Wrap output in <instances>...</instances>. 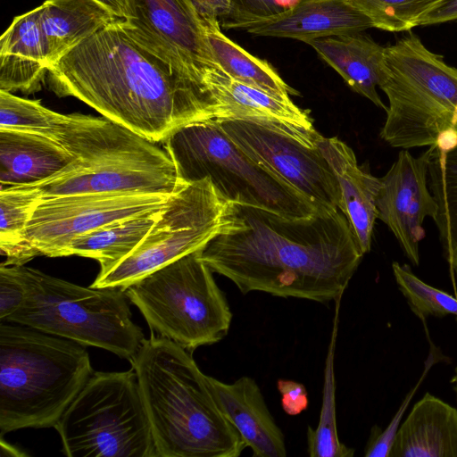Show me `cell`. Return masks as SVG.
I'll use <instances>...</instances> for the list:
<instances>
[{
    "label": "cell",
    "instance_id": "obj_17",
    "mask_svg": "<svg viewBox=\"0 0 457 457\" xmlns=\"http://www.w3.org/2000/svg\"><path fill=\"white\" fill-rule=\"evenodd\" d=\"M373 28L370 20L345 0H298L282 12L245 24L255 36L310 41Z\"/></svg>",
    "mask_w": 457,
    "mask_h": 457
},
{
    "label": "cell",
    "instance_id": "obj_1",
    "mask_svg": "<svg viewBox=\"0 0 457 457\" xmlns=\"http://www.w3.org/2000/svg\"><path fill=\"white\" fill-rule=\"evenodd\" d=\"M232 204L228 222L201 249L213 272L244 295L324 304L343 296L364 254L340 210L293 218Z\"/></svg>",
    "mask_w": 457,
    "mask_h": 457
},
{
    "label": "cell",
    "instance_id": "obj_38",
    "mask_svg": "<svg viewBox=\"0 0 457 457\" xmlns=\"http://www.w3.org/2000/svg\"><path fill=\"white\" fill-rule=\"evenodd\" d=\"M119 18L128 21L134 17L133 0H98Z\"/></svg>",
    "mask_w": 457,
    "mask_h": 457
},
{
    "label": "cell",
    "instance_id": "obj_15",
    "mask_svg": "<svg viewBox=\"0 0 457 457\" xmlns=\"http://www.w3.org/2000/svg\"><path fill=\"white\" fill-rule=\"evenodd\" d=\"M434 148L429 146L418 157L402 150L388 171L379 178L378 218L390 228L415 266L420 263V242L425 237L423 221L428 216L434 220L438 210L428 182Z\"/></svg>",
    "mask_w": 457,
    "mask_h": 457
},
{
    "label": "cell",
    "instance_id": "obj_21",
    "mask_svg": "<svg viewBox=\"0 0 457 457\" xmlns=\"http://www.w3.org/2000/svg\"><path fill=\"white\" fill-rule=\"evenodd\" d=\"M308 45L353 91L386 110L377 91L383 78L385 46L361 32L317 38Z\"/></svg>",
    "mask_w": 457,
    "mask_h": 457
},
{
    "label": "cell",
    "instance_id": "obj_24",
    "mask_svg": "<svg viewBox=\"0 0 457 457\" xmlns=\"http://www.w3.org/2000/svg\"><path fill=\"white\" fill-rule=\"evenodd\" d=\"M162 207L106 223L78 236L67 247L65 256L95 259L99 262L101 271L109 269L138 245Z\"/></svg>",
    "mask_w": 457,
    "mask_h": 457
},
{
    "label": "cell",
    "instance_id": "obj_35",
    "mask_svg": "<svg viewBox=\"0 0 457 457\" xmlns=\"http://www.w3.org/2000/svg\"><path fill=\"white\" fill-rule=\"evenodd\" d=\"M278 390L281 395V406L284 411L295 416L308 407V395L305 386L299 382L287 379H278Z\"/></svg>",
    "mask_w": 457,
    "mask_h": 457
},
{
    "label": "cell",
    "instance_id": "obj_23",
    "mask_svg": "<svg viewBox=\"0 0 457 457\" xmlns=\"http://www.w3.org/2000/svg\"><path fill=\"white\" fill-rule=\"evenodd\" d=\"M41 7L48 67L84 40L120 20L98 0H46Z\"/></svg>",
    "mask_w": 457,
    "mask_h": 457
},
{
    "label": "cell",
    "instance_id": "obj_32",
    "mask_svg": "<svg viewBox=\"0 0 457 457\" xmlns=\"http://www.w3.org/2000/svg\"><path fill=\"white\" fill-rule=\"evenodd\" d=\"M430 350L431 351L425 363L424 372L420 379L415 387H413L403 399L401 406L386 428L382 429L377 425L371 428L370 437L365 447V457H390L396 433L401 425L402 418L427 372L435 362H437L438 351L433 350L432 346H430Z\"/></svg>",
    "mask_w": 457,
    "mask_h": 457
},
{
    "label": "cell",
    "instance_id": "obj_29",
    "mask_svg": "<svg viewBox=\"0 0 457 457\" xmlns=\"http://www.w3.org/2000/svg\"><path fill=\"white\" fill-rule=\"evenodd\" d=\"M366 16L373 28L408 31L420 26L423 17L441 0H345Z\"/></svg>",
    "mask_w": 457,
    "mask_h": 457
},
{
    "label": "cell",
    "instance_id": "obj_7",
    "mask_svg": "<svg viewBox=\"0 0 457 457\" xmlns=\"http://www.w3.org/2000/svg\"><path fill=\"white\" fill-rule=\"evenodd\" d=\"M24 287L19 309L4 322L33 328L131 361L144 337L121 288L84 287L43 271L14 265Z\"/></svg>",
    "mask_w": 457,
    "mask_h": 457
},
{
    "label": "cell",
    "instance_id": "obj_14",
    "mask_svg": "<svg viewBox=\"0 0 457 457\" xmlns=\"http://www.w3.org/2000/svg\"><path fill=\"white\" fill-rule=\"evenodd\" d=\"M170 195L112 192L41 197L29 220L26 239L37 256H65L67 247L78 236L162 208Z\"/></svg>",
    "mask_w": 457,
    "mask_h": 457
},
{
    "label": "cell",
    "instance_id": "obj_25",
    "mask_svg": "<svg viewBox=\"0 0 457 457\" xmlns=\"http://www.w3.org/2000/svg\"><path fill=\"white\" fill-rule=\"evenodd\" d=\"M202 18L213 54L229 76L281 99H291V95L298 94L268 62L252 55L228 38L222 32L219 20Z\"/></svg>",
    "mask_w": 457,
    "mask_h": 457
},
{
    "label": "cell",
    "instance_id": "obj_31",
    "mask_svg": "<svg viewBox=\"0 0 457 457\" xmlns=\"http://www.w3.org/2000/svg\"><path fill=\"white\" fill-rule=\"evenodd\" d=\"M392 270L411 311L421 321L425 322L428 317L457 316V298L425 283L406 264L394 262Z\"/></svg>",
    "mask_w": 457,
    "mask_h": 457
},
{
    "label": "cell",
    "instance_id": "obj_3",
    "mask_svg": "<svg viewBox=\"0 0 457 457\" xmlns=\"http://www.w3.org/2000/svg\"><path fill=\"white\" fill-rule=\"evenodd\" d=\"M129 361L157 457L241 455L247 446L217 406L190 351L152 334Z\"/></svg>",
    "mask_w": 457,
    "mask_h": 457
},
{
    "label": "cell",
    "instance_id": "obj_26",
    "mask_svg": "<svg viewBox=\"0 0 457 457\" xmlns=\"http://www.w3.org/2000/svg\"><path fill=\"white\" fill-rule=\"evenodd\" d=\"M428 182L438 206L434 221L444 256L457 277V143L446 150L435 146Z\"/></svg>",
    "mask_w": 457,
    "mask_h": 457
},
{
    "label": "cell",
    "instance_id": "obj_19",
    "mask_svg": "<svg viewBox=\"0 0 457 457\" xmlns=\"http://www.w3.org/2000/svg\"><path fill=\"white\" fill-rule=\"evenodd\" d=\"M41 5L15 16L0 38V90L32 94L41 89L48 61Z\"/></svg>",
    "mask_w": 457,
    "mask_h": 457
},
{
    "label": "cell",
    "instance_id": "obj_36",
    "mask_svg": "<svg viewBox=\"0 0 457 457\" xmlns=\"http://www.w3.org/2000/svg\"><path fill=\"white\" fill-rule=\"evenodd\" d=\"M202 17L228 20L235 10L237 0H192Z\"/></svg>",
    "mask_w": 457,
    "mask_h": 457
},
{
    "label": "cell",
    "instance_id": "obj_6",
    "mask_svg": "<svg viewBox=\"0 0 457 457\" xmlns=\"http://www.w3.org/2000/svg\"><path fill=\"white\" fill-rule=\"evenodd\" d=\"M378 87L388 99L380 137L389 145L446 150L457 143V68L418 36L385 46Z\"/></svg>",
    "mask_w": 457,
    "mask_h": 457
},
{
    "label": "cell",
    "instance_id": "obj_9",
    "mask_svg": "<svg viewBox=\"0 0 457 457\" xmlns=\"http://www.w3.org/2000/svg\"><path fill=\"white\" fill-rule=\"evenodd\" d=\"M162 144L182 182L208 178L231 203L285 217H306L319 211L301 194L254 162L212 120L184 125Z\"/></svg>",
    "mask_w": 457,
    "mask_h": 457
},
{
    "label": "cell",
    "instance_id": "obj_5",
    "mask_svg": "<svg viewBox=\"0 0 457 457\" xmlns=\"http://www.w3.org/2000/svg\"><path fill=\"white\" fill-rule=\"evenodd\" d=\"M94 370L84 345L0 323V435L54 428Z\"/></svg>",
    "mask_w": 457,
    "mask_h": 457
},
{
    "label": "cell",
    "instance_id": "obj_39",
    "mask_svg": "<svg viewBox=\"0 0 457 457\" xmlns=\"http://www.w3.org/2000/svg\"><path fill=\"white\" fill-rule=\"evenodd\" d=\"M453 384V388L455 393L456 402H457V368L455 369L454 375L452 377L451 381Z\"/></svg>",
    "mask_w": 457,
    "mask_h": 457
},
{
    "label": "cell",
    "instance_id": "obj_2",
    "mask_svg": "<svg viewBox=\"0 0 457 457\" xmlns=\"http://www.w3.org/2000/svg\"><path fill=\"white\" fill-rule=\"evenodd\" d=\"M120 19L47 69L48 87L104 117L162 143L188 123L209 120L200 91L137 44Z\"/></svg>",
    "mask_w": 457,
    "mask_h": 457
},
{
    "label": "cell",
    "instance_id": "obj_34",
    "mask_svg": "<svg viewBox=\"0 0 457 457\" xmlns=\"http://www.w3.org/2000/svg\"><path fill=\"white\" fill-rule=\"evenodd\" d=\"M24 287L14 265H0V320L4 321L21 305Z\"/></svg>",
    "mask_w": 457,
    "mask_h": 457
},
{
    "label": "cell",
    "instance_id": "obj_16",
    "mask_svg": "<svg viewBox=\"0 0 457 457\" xmlns=\"http://www.w3.org/2000/svg\"><path fill=\"white\" fill-rule=\"evenodd\" d=\"M204 383L223 415L254 457H286L285 436L256 381L244 376L231 384L204 373Z\"/></svg>",
    "mask_w": 457,
    "mask_h": 457
},
{
    "label": "cell",
    "instance_id": "obj_22",
    "mask_svg": "<svg viewBox=\"0 0 457 457\" xmlns=\"http://www.w3.org/2000/svg\"><path fill=\"white\" fill-rule=\"evenodd\" d=\"M73 159L72 154L51 137L0 129V183L3 186L42 181Z\"/></svg>",
    "mask_w": 457,
    "mask_h": 457
},
{
    "label": "cell",
    "instance_id": "obj_18",
    "mask_svg": "<svg viewBox=\"0 0 457 457\" xmlns=\"http://www.w3.org/2000/svg\"><path fill=\"white\" fill-rule=\"evenodd\" d=\"M316 145L338 182L342 208L363 254L370 250L373 228L378 218L377 196L380 179L357 163L353 149L337 137L321 135Z\"/></svg>",
    "mask_w": 457,
    "mask_h": 457
},
{
    "label": "cell",
    "instance_id": "obj_11",
    "mask_svg": "<svg viewBox=\"0 0 457 457\" xmlns=\"http://www.w3.org/2000/svg\"><path fill=\"white\" fill-rule=\"evenodd\" d=\"M233 204L208 179L181 183L157 220L125 258L100 270L90 287L124 288L147 274L204 247L230 220Z\"/></svg>",
    "mask_w": 457,
    "mask_h": 457
},
{
    "label": "cell",
    "instance_id": "obj_4",
    "mask_svg": "<svg viewBox=\"0 0 457 457\" xmlns=\"http://www.w3.org/2000/svg\"><path fill=\"white\" fill-rule=\"evenodd\" d=\"M54 139L74 159L29 184L41 197L112 192L170 195L183 183L164 148L104 116L64 114Z\"/></svg>",
    "mask_w": 457,
    "mask_h": 457
},
{
    "label": "cell",
    "instance_id": "obj_20",
    "mask_svg": "<svg viewBox=\"0 0 457 457\" xmlns=\"http://www.w3.org/2000/svg\"><path fill=\"white\" fill-rule=\"evenodd\" d=\"M390 457H457V409L427 392L401 423Z\"/></svg>",
    "mask_w": 457,
    "mask_h": 457
},
{
    "label": "cell",
    "instance_id": "obj_27",
    "mask_svg": "<svg viewBox=\"0 0 457 457\" xmlns=\"http://www.w3.org/2000/svg\"><path fill=\"white\" fill-rule=\"evenodd\" d=\"M41 199L32 185L0 187V250L5 256L3 265H23L37 254L26 239L27 228L35 207Z\"/></svg>",
    "mask_w": 457,
    "mask_h": 457
},
{
    "label": "cell",
    "instance_id": "obj_13",
    "mask_svg": "<svg viewBox=\"0 0 457 457\" xmlns=\"http://www.w3.org/2000/svg\"><path fill=\"white\" fill-rule=\"evenodd\" d=\"M128 34L202 94L208 76L220 70L204 20L192 0H133Z\"/></svg>",
    "mask_w": 457,
    "mask_h": 457
},
{
    "label": "cell",
    "instance_id": "obj_33",
    "mask_svg": "<svg viewBox=\"0 0 457 457\" xmlns=\"http://www.w3.org/2000/svg\"><path fill=\"white\" fill-rule=\"evenodd\" d=\"M285 9L278 0H237L232 16L221 26L224 29H241L251 21L277 14Z\"/></svg>",
    "mask_w": 457,
    "mask_h": 457
},
{
    "label": "cell",
    "instance_id": "obj_8",
    "mask_svg": "<svg viewBox=\"0 0 457 457\" xmlns=\"http://www.w3.org/2000/svg\"><path fill=\"white\" fill-rule=\"evenodd\" d=\"M122 290L152 330L190 352L216 344L228 333L233 314L201 249Z\"/></svg>",
    "mask_w": 457,
    "mask_h": 457
},
{
    "label": "cell",
    "instance_id": "obj_12",
    "mask_svg": "<svg viewBox=\"0 0 457 457\" xmlns=\"http://www.w3.org/2000/svg\"><path fill=\"white\" fill-rule=\"evenodd\" d=\"M214 121L254 162L301 194L317 210H341L338 182L317 146L305 145L285 129L264 122Z\"/></svg>",
    "mask_w": 457,
    "mask_h": 457
},
{
    "label": "cell",
    "instance_id": "obj_30",
    "mask_svg": "<svg viewBox=\"0 0 457 457\" xmlns=\"http://www.w3.org/2000/svg\"><path fill=\"white\" fill-rule=\"evenodd\" d=\"M63 117L64 114L45 107L40 100L0 90V129L34 133L54 139Z\"/></svg>",
    "mask_w": 457,
    "mask_h": 457
},
{
    "label": "cell",
    "instance_id": "obj_10",
    "mask_svg": "<svg viewBox=\"0 0 457 457\" xmlns=\"http://www.w3.org/2000/svg\"><path fill=\"white\" fill-rule=\"evenodd\" d=\"M54 428L69 457H157L134 369L94 372Z\"/></svg>",
    "mask_w": 457,
    "mask_h": 457
},
{
    "label": "cell",
    "instance_id": "obj_37",
    "mask_svg": "<svg viewBox=\"0 0 457 457\" xmlns=\"http://www.w3.org/2000/svg\"><path fill=\"white\" fill-rule=\"evenodd\" d=\"M457 21V0H441L421 20L420 26Z\"/></svg>",
    "mask_w": 457,
    "mask_h": 457
},
{
    "label": "cell",
    "instance_id": "obj_28",
    "mask_svg": "<svg viewBox=\"0 0 457 457\" xmlns=\"http://www.w3.org/2000/svg\"><path fill=\"white\" fill-rule=\"evenodd\" d=\"M341 298L335 301V315L325 361L324 384L320 419L316 428H307V449L311 457H352L354 449L339 440L336 418L335 352L339 325Z\"/></svg>",
    "mask_w": 457,
    "mask_h": 457
}]
</instances>
